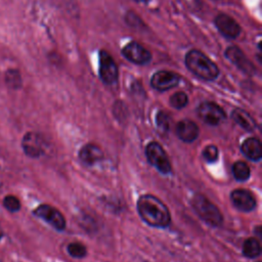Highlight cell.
I'll use <instances>...</instances> for the list:
<instances>
[{"mask_svg":"<svg viewBox=\"0 0 262 262\" xmlns=\"http://www.w3.org/2000/svg\"><path fill=\"white\" fill-rule=\"evenodd\" d=\"M137 211L140 218L149 226L164 228L171 223L168 207L152 194H142L137 201Z\"/></svg>","mask_w":262,"mask_h":262,"instance_id":"obj_1","label":"cell"},{"mask_svg":"<svg viewBox=\"0 0 262 262\" xmlns=\"http://www.w3.org/2000/svg\"><path fill=\"white\" fill-rule=\"evenodd\" d=\"M186 68L196 77L205 81H213L219 75L217 64L198 49L189 50L185 55Z\"/></svg>","mask_w":262,"mask_h":262,"instance_id":"obj_2","label":"cell"},{"mask_svg":"<svg viewBox=\"0 0 262 262\" xmlns=\"http://www.w3.org/2000/svg\"><path fill=\"white\" fill-rule=\"evenodd\" d=\"M190 204L199 217L208 225L217 227L222 224L223 218L219 209L205 195L201 193L194 194L190 201Z\"/></svg>","mask_w":262,"mask_h":262,"instance_id":"obj_3","label":"cell"},{"mask_svg":"<svg viewBox=\"0 0 262 262\" xmlns=\"http://www.w3.org/2000/svg\"><path fill=\"white\" fill-rule=\"evenodd\" d=\"M145 156L148 163L157 168L162 174H169L172 171L169 158L159 142L152 141L148 143L145 147Z\"/></svg>","mask_w":262,"mask_h":262,"instance_id":"obj_4","label":"cell"},{"mask_svg":"<svg viewBox=\"0 0 262 262\" xmlns=\"http://www.w3.org/2000/svg\"><path fill=\"white\" fill-rule=\"evenodd\" d=\"M98 74L100 80L106 85H113L118 81L119 70L112 55L101 49L98 52Z\"/></svg>","mask_w":262,"mask_h":262,"instance_id":"obj_5","label":"cell"},{"mask_svg":"<svg viewBox=\"0 0 262 262\" xmlns=\"http://www.w3.org/2000/svg\"><path fill=\"white\" fill-rule=\"evenodd\" d=\"M196 114L199 118L208 125L217 126L223 122L226 118L223 108L215 102L205 101L196 107Z\"/></svg>","mask_w":262,"mask_h":262,"instance_id":"obj_6","label":"cell"},{"mask_svg":"<svg viewBox=\"0 0 262 262\" xmlns=\"http://www.w3.org/2000/svg\"><path fill=\"white\" fill-rule=\"evenodd\" d=\"M34 214L43 219L44 221H46L48 224H50L53 228H55L56 230H63L66 228V219L63 217V215L54 207L47 205V204H43L38 206L35 210H34Z\"/></svg>","mask_w":262,"mask_h":262,"instance_id":"obj_7","label":"cell"},{"mask_svg":"<svg viewBox=\"0 0 262 262\" xmlns=\"http://www.w3.org/2000/svg\"><path fill=\"white\" fill-rule=\"evenodd\" d=\"M122 54L125 56L126 59L138 66L146 64L151 59V53L149 52V50L136 41H131L127 43L122 48Z\"/></svg>","mask_w":262,"mask_h":262,"instance_id":"obj_8","label":"cell"},{"mask_svg":"<svg viewBox=\"0 0 262 262\" xmlns=\"http://www.w3.org/2000/svg\"><path fill=\"white\" fill-rule=\"evenodd\" d=\"M25 154L31 158H39L45 152L46 143L44 138L36 132H28L21 140Z\"/></svg>","mask_w":262,"mask_h":262,"instance_id":"obj_9","label":"cell"},{"mask_svg":"<svg viewBox=\"0 0 262 262\" xmlns=\"http://www.w3.org/2000/svg\"><path fill=\"white\" fill-rule=\"evenodd\" d=\"M180 82V76L171 71H158L156 72L150 79V85L154 89L158 91H167L176 87Z\"/></svg>","mask_w":262,"mask_h":262,"instance_id":"obj_10","label":"cell"},{"mask_svg":"<svg viewBox=\"0 0 262 262\" xmlns=\"http://www.w3.org/2000/svg\"><path fill=\"white\" fill-rule=\"evenodd\" d=\"M226 58L231 61L238 70L248 75H255L257 70L250 59L245 55L241 48L237 46H229L225 50Z\"/></svg>","mask_w":262,"mask_h":262,"instance_id":"obj_11","label":"cell"},{"mask_svg":"<svg viewBox=\"0 0 262 262\" xmlns=\"http://www.w3.org/2000/svg\"><path fill=\"white\" fill-rule=\"evenodd\" d=\"M214 24L219 33L228 39H235L241 33L237 21L226 13H219L214 18Z\"/></svg>","mask_w":262,"mask_h":262,"instance_id":"obj_12","label":"cell"},{"mask_svg":"<svg viewBox=\"0 0 262 262\" xmlns=\"http://www.w3.org/2000/svg\"><path fill=\"white\" fill-rule=\"evenodd\" d=\"M230 200L232 205L242 212H251L256 207V200L251 191L238 188L234 189L230 193Z\"/></svg>","mask_w":262,"mask_h":262,"instance_id":"obj_13","label":"cell"},{"mask_svg":"<svg viewBox=\"0 0 262 262\" xmlns=\"http://www.w3.org/2000/svg\"><path fill=\"white\" fill-rule=\"evenodd\" d=\"M176 135L177 137L184 142H192L199 136V127L198 125L188 119L181 120L176 125Z\"/></svg>","mask_w":262,"mask_h":262,"instance_id":"obj_14","label":"cell"},{"mask_svg":"<svg viewBox=\"0 0 262 262\" xmlns=\"http://www.w3.org/2000/svg\"><path fill=\"white\" fill-rule=\"evenodd\" d=\"M79 159L87 166H92L103 159V152L99 146L93 143L84 145L79 151Z\"/></svg>","mask_w":262,"mask_h":262,"instance_id":"obj_15","label":"cell"},{"mask_svg":"<svg viewBox=\"0 0 262 262\" xmlns=\"http://www.w3.org/2000/svg\"><path fill=\"white\" fill-rule=\"evenodd\" d=\"M242 152L251 161L258 162L262 158V145L258 138L250 137L246 139L242 146Z\"/></svg>","mask_w":262,"mask_h":262,"instance_id":"obj_16","label":"cell"},{"mask_svg":"<svg viewBox=\"0 0 262 262\" xmlns=\"http://www.w3.org/2000/svg\"><path fill=\"white\" fill-rule=\"evenodd\" d=\"M231 118L238 126H241L246 131L251 132L256 129L255 120L251 117V115L248 112L242 108L233 110L231 113Z\"/></svg>","mask_w":262,"mask_h":262,"instance_id":"obj_17","label":"cell"},{"mask_svg":"<svg viewBox=\"0 0 262 262\" xmlns=\"http://www.w3.org/2000/svg\"><path fill=\"white\" fill-rule=\"evenodd\" d=\"M261 253V246L258 239L255 237H249L244 242L243 254L247 258H256Z\"/></svg>","mask_w":262,"mask_h":262,"instance_id":"obj_18","label":"cell"},{"mask_svg":"<svg viewBox=\"0 0 262 262\" xmlns=\"http://www.w3.org/2000/svg\"><path fill=\"white\" fill-rule=\"evenodd\" d=\"M250 168L247 163L243 161L235 162L232 166V174L234 178L238 181H246L250 177Z\"/></svg>","mask_w":262,"mask_h":262,"instance_id":"obj_19","label":"cell"},{"mask_svg":"<svg viewBox=\"0 0 262 262\" xmlns=\"http://www.w3.org/2000/svg\"><path fill=\"white\" fill-rule=\"evenodd\" d=\"M5 83L11 89H18L21 86V76L17 70L9 69L5 73Z\"/></svg>","mask_w":262,"mask_h":262,"instance_id":"obj_20","label":"cell"},{"mask_svg":"<svg viewBox=\"0 0 262 262\" xmlns=\"http://www.w3.org/2000/svg\"><path fill=\"white\" fill-rule=\"evenodd\" d=\"M187 103H188V97L185 92L179 91V92L174 93L170 97V104L172 107H174L176 110L183 108L184 106H186Z\"/></svg>","mask_w":262,"mask_h":262,"instance_id":"obj_21","label":"cell"},{"mask_svg":"<svg viewBox=\"0 0 262 262\" xmlns=\"http://www.w3.org/2000/svg\"><path fill=\"white\" fill-rule=\"evenodd\" d=\"M156 122H157L158 128L162 132H167L170 129L171 118H170V116L166 112H163V111L159 112L157 114V117H156Z\"/></svg>","mask_w":262,"mask_h":262,"instance_id":"obj_22","label":"cell"},{"mask_svg":"<svg viewBox=\"0 0 262 262\" xmlns=\"http://www.w3.org/2000/svg\"><path fill=\"white\" fill-rule=\"evenodd\" d=\"M68 252L74 258H83L87 254L86 247L80 243H71L68 245Z\"/></svg>","mask_w":262,"mask_h":262,"instance_id":"obj_23","label":"cell"},{"mask_svg":"<svg viewBox=\"0 0 262 262\" xmlns=\"http://www.w3.org/2000/svg\"><path fill=\"white\" fill-rule=\"evenodd\" d=\"M3 206L9 211V212H17L20 209V202L19 200L12 194H8L3 199Z\"/></svg>","mask_w":262,"mask_h":262,"instance_id":"obj_24","label":"cell"},{"mask_svg":"<svg viewBox=\"0 0 262 262\" xmlns=\"http://www.w3.org/2000/svg\"><path fill=\"white\" fill-rule=\"evenodd\" d=\"M218 156H219V151H218V148L216 145L209 144L203 150V158L208 163L216 162L218 159Z\"/></svg>","mask_w":262,"mask_h":262,"instance_id":"obj_25","label":"cell"},{"mask_svg":"<svg viewBox=\"0 0 262 262\" xmlns=\"http://www.w3.org/2000/svg\"><path fill=\"white\" fill-rule=\"evenodd\" d=\"M127 24L129 26H132V27H139V24H140V18L137 14H135L133 11H129L127 14H126V17H125Z\"/></svg>","mask_w":262,"mask_h":262,"instance_id":"obj_26","label":"cell"},{"mask_svg":"<svg viewBox=\"0 0 262 262\" xmlns=\"http://www.w3.org/2000/svg\"><path fill=\"white\" fill-rule=\"evenodd\" d=\"M3 235H4V231H3V229H2V227L0 225V239L3 237Z\"/></svg>","mask_w":262,"mask_h":262,"instance_id":"obj_27","label":"cell"},{"mask_svg":"<svg viewBox=\"0 0 262 262\" xmlns=\"http://www.w3.org/2000/svg\"><path fill=\"white\" fill-rule=\"evenodd\" d=\"M135 2H139V3H146L148 0H134Z\"/></svg>","mask_w":262,"mask_h":262,"instance_id":"obj_28","label":"cell"},{"mask_svg":"<svg viewBox=\"0 0 262 262\" xmlns=\"http://www.w3.org/2000/svg\"><path fill=\"white\" fill-rule=\"evenodd\" d=\"M257 262H261V261H257Z\"/></svg>","mask_w":262,"mask_h":262,"instance_id":"obj_29","label":"cell"}]
</instances>
